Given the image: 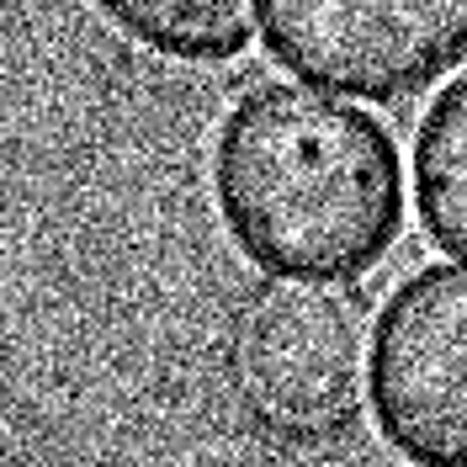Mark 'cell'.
I'll list each match as a JSON object with an SVG mask.
<instances>
[{"mask_svg":"<svg viewBox=\"0 0 467 467\" xmlns=\"http://www.w3.org/2000/svg\"><path fill=\"white\" fill-rule=\"evenodd\" d=\"M414 207L431 244L467 265V75L425 107L414 139Z\"/></svg>","mask_w":467,"mask_h":467,"instance_id":"cell-6","label":"cell"},{"mask_svg":"<svg viewBox=\"0 0 467 467\" xmlns=\"http://www.w3.org/2000/svg\"><path fill=\"white\" fill-rule=\"evenodd\" d=\"M213 202L234 250L287 282H361L404 229V160L340 96L255 86L213 139Z\"/></svg>","mask_w":467,"mask_h":467,"instance_id":"cell-1","label":"cell"},{"mask_svg":"<svg viewBox=\"0 0 467 467\" xmlns=\"http://www.w3.org/2000/svg\"><path fill=\"white\" fill-rule=\"evenodd\" d=\"M367 297L346 282L261 287L234 324L229 378L239 409L282 446H329L372 393Z\"/></svg>","mask_w":467,"mask_h":467,"instance_id":"cell-2","label":"cell"},{"mask_svg":"<svg viewBox=\"0 0 467 467\" xmlns=\"http://www.w3.org/2000/svg\"><path fill=\"white\" fill-rule=\"evenodd\" d=\"M265 48L297 86L409 101L467 58V0H265Z\"/></svg>","mask_w":467,"mask_h":467,"instance_id":"cell-3","label":"cell"},{"mask_svg":"<svg viewBox=\"0 0 467 467\" xmlns=\"http://www.w3.org/2000/svg\"><path fill=\"white\" fill-rule=\"evenodd\" d=\"M372 414L420 467H467V265L414 271L372 335Z\"/></svg>","mask_w":467,"mask_h":467,"instance_id":"cell-4","label":"cell"},{"mask_svg":"<svg viewBox=\"0 0 467 467\" xmlns=\"http://www.w3.org/2000/svg\"><path fill=\"white\" fill-rule=\"evenodd\" d=\"M133 48L186 69H218L250 54L265 0H90Z\"/></svg>","mask_w":467,"mask_h":467,"instance_id":"cell-5","label":"cell"}]
</instances>
